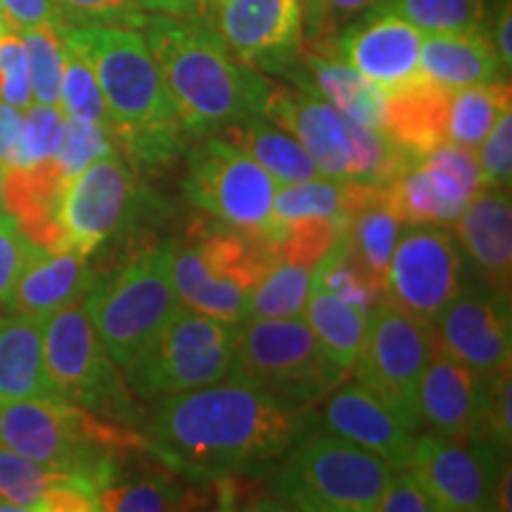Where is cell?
I'll return each mask as SVG.
<instances>
[{
  "label": "cell",
  "instance_id": "obj_29",
  "mask_svg": "<svg viewBox=\"0 0 512 512\" xmlns=\"http://www.w3.org/2000/svg\"><path fill=\"white\" fill-rule=\"evenodd\" d=\"M306 72L311 74L313 91L320 98H325L342 112L349 121H356L361 126L377 128L384 131L387 124V105L389 93L375 81H370L347 62L339 57L306 53L302 57Z\"/></svg>",
  "mask_w": 512,
  "mask_h": 512
},
{
  "label": "cell",
  "instance_id": "obj_7",
  "mask_svg": "<svg viewBox=\"0 0 512 512\" xmlns=\"http://www.w3.org/2000/svg\"><path fill=\"white\" fill-rule=\"evenodd\" d=\"M396 467L328 430H306L280 458L271 489L287 508L375 512Z\"/></svg>",
  "mask_w": 512,
  "mask_h": 512
},
{
  "label": "cell",
  "instance_id": "obj_40",
  "mask_svg": "<svg viewBox=\"0 0 512 512\" xmlns=\"http://www.w3.org/2000/svg\"><path fill=\"white\" fill-rule=\"evenodd\" d=\"M64 29H67V24H41V27L19 31L24 50H27L31 95L38 105H57L60 102Z\"/></svg>",
  "mask_w": 512,
  "mask_h": 512
},
{
  "label": "cell",
  "instance_id": "obj_19",
  "mask_svg": "<svg viewBox=\"0 0 512 512\" xmlns=\"http://www.w3.org/2000/svg\"><path fill=\"white\" fill-rule=\"evenodd\" d=\"M264 117L304 147L318 174L347 181L351 162V121L311 91L271 86Z\"/></svg>",
  "mask_w": 512,
  "mask_h": 512
},
{
  "label": "cell",
  "instance_id": "obj_8",
  "mask_svg": "<svg viewBox=\"0 0 512 512\" xmlns=\"http://www.w3.org/2000/svg\"><path fill=\"white\" fill-rule=\"evenodd\" d=\"M347 375L330 361L302 316L245 318L235 328L228 380L261 389L287 406L309 411Z\"/></svg>",
  "mask_w": 512,
  "mask_h": 512
},
{
  "label": "cell",
  "instance_id": "obj_37",
  "mask_svg": "<svg viewBox=\"0 0 512 512\" xmlns=\"http://www.w3.org/2000/svg\"><path fill=\"white\" fill-rule=\"evenodd\" d=\"M313 268L275 259L249 302L247 318H297L309 299Z\"/></svg>",
  "mask_w": 512,
  "mask_h": 512
},
{
  "label": "cell",
  "instance_id": "obj_38",
  "mask_svg": "<svg viewBox=\"0 0 512 512\" xmlns=\"http://www.w3.org/2000/svg\"><path fill=\"white\" fill-rule=\"evenodd\" d=\"M422 34H467L484 29V0H380Z\"/></svg>",
  "mask_w": 512,
  "mask_h": 512
},
{
  "label": "cell",
  "instance_id": "obj_16",
  "mask_svg": "<svg viewBox=\"0 0 512 512\" xmlns=\"http://www.w3.org/2000/svg\"><path fill=\"white\" fill-rule=\"evenodd\" d=\"M434 332L446 354L479 375L491 377L510 368V297L484 283L472 268H467L456 297L434 320Z\"/></svg>",
  "mask_w": 512,
  "mask_h": 512
},
{
  "label": "cell",
  "instance_id": "obj_53",
  "mask_svg": "<svg viewBox=\"0 0 512 512\" xmlns=\"http://www.w3.org/2000/svg\"><path fill=\"white\" fill-rule=\"evenodd\" d=\"M211 0H145L147 15L209 19Z\"/></svg>",
  "mask_w": 512,
  "mask_h": 512
},
{
  "label": "cell",
  "instance_id": "obj_27",
  "mask_svg": "<svg viewBox=\"0 0 512 512\" xmlns=\"http://www.w3.org/2000/svg\"><path fill=\"white\" fill-rule=\"evenodd\" d=\"M50 394L43 366V320L3 313L0 316V406Z\"/></svg>",
  "mask_w": 512,
  "mask_h": 512
},
{
  "label": "cell",
  "instance_id": "obj_1",
  "mask_svg": "<svg viewBox=\"0 0 512 512\" xmlns=\"http://www.w3.org/2000/svg\"><path fill=\"white\" fill-rule=\"evenodd\" d=\"M306 430V408L228 380L155 401L143 437L147 453L166 470L207 484L275 463Z\"/></svg>",
  "mask_w": 512,
  "mask_h": 512
},
{
  "label": "cell",
  "instance_id": "obj_35",
  "mask_svg": "<svg viewBox=\"0 0 512 512\" xmlns=\"http://www.w3.org/2000/svg\"><path fill=\"white\" fill-rule=\"evenodd\" d=\"M415 162L420 159L394 143L387 133L351 121V162L347 181L387 188Z\"/></svg>",
  "mask_w": 512,
  "mask_h": 512
},
{
  "label": "cell",
  "instance_id": "obj_57",
  "mask_svg": "<svg viewBox=\"0 0 512 512\" xmlns=\"http://www.w3.org/2000/svg\"><path fill=\"white\" fill-rule=\"evenodd\" d=\"M211 3H214V0H211ZM209 10H211V8H209Z\"/></svg>",
  "mask_w": 512,
  "mask_h": 512
},
{
  "label": "cell",
  "instance_id": "obj_39",
  "mask_svg": "<svg viewBox=\"0 0 512 512\" xmlns=\"http://www.w3.org/2000/svg\"><path fill=\"white\" fill-rule=\"evenodd\" d=\"M57 107L69 119L93 121V124L110 128L105 98H102L91 62L86 60V55L74 43L67 41V29H64V60L60 79V102H57Z\"/></svg>",
  "mask_w": 512,
  "mask_h": 512
},
{
  "label": "cell",
  "instance_id": "obj_45",
  "mask_svg": "<svg viewBox=\"0 0 512 512\" xmlns=\"http://www.w3.org/2000/svg\"><path fill=\"white\" fill-rule=\"evenodd\" d=\"M0 100L22 112L34 102L27 50H24L19 31L12 29L10 24L0 29Z\"/></svg>",
  "mask_w": 512,
  "mask_h": 512
},
{
  "label": "cell",
  "instance_id": "obj_42",
  "mask_svg": "<svg viewBox=\"0 0 512 512\" xmlns=\"http://www.w3.org/2000/svg\"><path fill=\"white\" fill-rule=\"evenodd\" d=\"M117 150L114 136L107 126L93 124V121H79L64 117L62 138L57 145L55 162L62 169L64 178H72L79 171L86 169L95 159L107 155V152Z\"/></svg>",
  "mask_w": 512,
  "mask_h": 512
},
{
  "label": "cell",
  "instance_id": "obj_52",
  "mask_svg": "<svg viewBox=\"0 0 512 512\" xmlns=\"http://www.w3.org/2000/svg\"><path fill=\"white\" fill-rule=\"evenodd\" d=\"M22 136V110L0 100V164L12 166Z\"/></svg>",
  "mask_w": 512,
  "mask_h": 512
},
{
  "label": "cell",
  "instance_id": "obj_48",
  "mask_svg": "<svg viewBox=\"0 0 512 512\" xmlns=\"http://www.w3.org/2000/svg\"><path fill=\"white\" fill-rule=\"evenodd\" d=\"M484 437L505 451L512 444V373L510 368L486 377Z\"/></svg>",
  "mask_w": 512,
  "mask_h": 512
},
{
  "label": "cell",
  "instance_id": "obj_41",
  "mask_svg": "<svg viewBox=\"0 0 512 512\" xmlns=\"http://www.w3.org/2000/svg\"><path fill=\"white\" fill-rule=\"evenodd\" d=\"M313 280L335 297L358 306V309L370 311L382 299V287L354 264L339 238L313 268Z\"/></svg>",
  "mask_w": 512,
  "mask_h": 512
},
{
  "label": "cell",
  "instance_id": "obj_28",
  "mask_svg": "<svg viewBox=\"0 0 512 512\" xmlns=\"http://www.w3.org/2000/svg\"><path fill=\"white\" fill-rule=\"evenodd\" d=\"M448 95L451 93L434 86L425 76L411 86L392 91L382 133H387L413 157L422 159L430 155L434 147L446 143Z\"/></svg>",
  "mask_w": 512,
  "mask_h": 512
},
{
  "label": "cell",
  "instance_id": "obj_5",
  "mask_svg": "<svg viewBox=\"0 0 512 512\" xmlns=\"http://www.w3.org/2000/svg\"><path fill=\"white\" fill-rule=\"evenodd\" d=\"M185 247L176 245L171 280L178 304L230 328L249 316L256 285L278 259L275 238L245 233L219 221L197 226Z\"/></svg>",
  "mask_w": 512,
  "mask_h": 512
},
{
  "label": "cell",
  "instance_id": "obj_6",
  "mask_svg": "<svg viewBox=\"0 0 512 512\" xmlns=\"http://www.w3.org/2000/svg\"><path fill=\"white\" fill-rule=\"evenodd\" d=\"M176 245V240H164L138 249L114 271L95 275L83 297L93 328L119 370L131 366L178 311L171 280Z\"/></svg>",
  "mask_w": 512,
  "mask_h": 512
},
{
  "label": "cell",
  "instance_id": "obj_47",
  "mask_svg": "<svg viewBox=\"0 0 512 512\" xmlns=\"http://www.w3.org/2000/svg\"><path fill=\"white\" fill-rule=\"evenodd\" d=\"M31 247L34 245L24 238L12 216H0V316L12 311V294Z\"/></svg>",
  "mask_w": 512,
  "mask_h": 512
},
{
  "label": "cell",
  "instance_id": "obj_21",
  "mask_svg": "<svg viewBox=\"0 0 512 512\" xmlns=\"http://www.w3.org/2000/svg\"><path fill=\"white\" fill-rule=\"evenodd\" d=\"M323 401V430L366 448L396 470L408 467L418 432H413L387 403L358 382L335 387Z\"/></svg>",
  "mask_w": 512,
  "mask_h": 512
},
{
  "label": "cell",
  "instance_id": "obj_55",
  "mask_svg": "<svg viewBox=\"0 0 512 512\" xmlns=\"http://www.w3.org/2000/svg\"><path fill=\"white\" fill-rule=\"evenodd\" d=\"M8 214L5 211V166L0 164V216Z\"/></svg>",
  "mask_w": 512,
  "mask_h": 512
},
{
  "label": "cell",
  "instance_id": "obj_24",
  "mask_svg": "<svg viewBox=\"0 0 512 512\" xmlns=\"http://www.w3.org/2000/svg\"><path fill=\"white\" fill-rule=\"evenodd\" d=\"M95 273L88 266V256L72 249L48 252L31 247L12 294V311L46 320L64 306L83 302Z\"/></svg>",
  "mask_w": 512,
  "mask_h": 512
},
{
  "label": "cell",
  "instance_id": "obj_2",
  "mask_svg": "<svg viewBox=\"0 0 512 512\" xmlns=\"http://www.w3.org/2000/svg\"><path fill=\"white\" fill-rule=\"evenodd\" d=\"M143 31L190 140L264 117L271 83L235 57L207 19L147 15Z\"/></svg>",
  "mask_w": 512,
  "mask_h": 512
},
{
  "label": "cell",
  "instance_id": "obj_31",
  "mask_svg": "<svg viewBox=\"0 0 512 512\" xmlns=\"http://www.w3.org/2000/svg\"><path fill=\"white\" fill-rule=\"evenodd\" d=\"M216 136L254 159L278 185L320 176L304 147L283 128L268 124L264 117H249L238 124H228L216 131Z\"/></svg>",
  "mask_w": 512,
  "mask_h": 512
},
{
  "label": "cell",
  "instance_id": "obj_22",
  "mask_svg": "<svg viewBox=\"0 0 512 512\" xmlns=\"http://www.w3.org/2000/svg\"><path fill=\"white\" fill-rule=\"evenodd\" d=\"M456 240L467 264L505 297L512 285V202L510 188H479L458 216Z\"/></svg>",
  "mask_w": 512,
  "mask_h": 512
},
{
  "label": "cell",
  "instance_id": "obj_44",
  "mask_svg": "<svg viewBox=\"0 0 512 512\" xmlns=\"http://www.w3.org/2000/svg\"><path fill=\"white\" fill-rule=\"evenodd\" d=\"M67 27H133L143 29L145 0H55Z\"/></svg>",
  "mask_w": 512,
  "mask_h": 512
},
{
  "label": "cell",
  "instance_id": "obj_50",
  "mask_svg": "<svg viewBox=\"0 0 512 512\" xmlns=\"http://www.w3.org/2000/svg\"><path fill=\"white\" fill-rule=\"evenodd\" d=\"M0 15L17 31L41 24H64L55 0H0Z\"/></svg>",
  "mask_w": 512,
  "mask_h": 512
},
{
  "label": "cell",
  "instance_id": "obj_54",
  "mask_svg": "<svg viewBox=\"0 0 512 512\" xmlns=\"http://www.w3.org/2000/svg\"><path fill=\"white\" fill-rule=\"evenodd\" d=\"M491 41H494L496 53H498V57H501L503 72H510V67H512V3L510 0H503L501 10H498L494 36H491Z\"/></svg>",
  "mask_w": 512,
  "mask_h": 512
},
{
  "label": "cell",
  "instance_id": "obj_9",
  "mask_svg": "<svg viewBox=\"0 0 512 512\" xmlns=\"http://www.w3.org/2000/svg\"><path fill=\"white\" fill-rule=\"evenodd\" d=\"M43 366L55 399L128 427L143 422L133 392L107 354L83 302L43 320Z\"/></svg>",
  "mask_w": 512,
  "mask_h": 512
},
{
  "label": "cell",
  "instance_id": "obj_3",
  "mask_svg": "<svg viewBox=\"0 0 512 512\" xmlns=\"http://www.w3.org/2000/svg\"><path fill=\"white\" fill-rule=\"evenodd\" d=\"M105 98L112 136L131 169H162L181 155L188 133L166 93L145 36L133 27H67Z\"/></svg>",
  "mask_w": 512,
  "mask_h": 512
},
{
  "label": "cell",
  "instance_id": "obj_56",
  "mask_svg": "<svg viewBox=\"0 0 512 512\" xmlns=\"http://www.w3.org/2000/svg\"><path fill=\"white\" fill-rule=\"evenodd\" d=\"M5 24H8V22H5V19H3V15H0V29H3V27H5Z\"/></svg>",
  "mask_w": 512,
  "mask_h": 512
},
{
  "label": "cell",
  "instance_id": "obj_36",
  "mask_svg": "<svg viewBox=\"0 0 512 512\" xmlns=\"http://www.w3.org/2000/svg\"><path fill=\"white\" fill-rule=\"evenodd\" d=\"M67 475L0 446V510L43 512L50 489Z\"/></svg>",
  "mask_w": 512,
  "mask_h": 512
},
{
  "label": "cell",
  "instance_id": "obj_51",
  "mask_svg": "<svg viewBox=\"0 0 512 512\" xmlns=\"http://www.w3.org/2000/svg\"><path fill=\"white\" fill-rule=\"evenodd\" d=\"M311 3V0H309ZM380 0H313L311 10V31L316 36L332 31L335 27L351 22V19L373 8Z\"/></svg>",
  "mask_w": 512,
  "mask_h": 512
},
{
  "label": "cell",
  "instance_id": "obj_20",
  "mask_svg": "<svg viewBox=\"0 0 512 512\" xmlns=\"http://www.w3.org/2000/svg\"><path fill=\"white\" fill-rule=\"evenodd\" d=\"M484 399L486 377L446 354L437 342L415 392L420 430L427 427L446 437H484Z\"/></svg>",
  "mask_w": 512,
  "mask_h": 512
},
{
  "label": "cell",
  "instance_id": "obj_18",
  "mask_svg": "<svg viewBox=\"0 0 512 512\" xmlns=\"http://www.w3.org/2000/svg\"><path fill=\"white\" fill-rule=\"evenodd\" d=\"M425 34L387 5L375 3L361 12L339 36V60L392 93L418 81L420 48Z\"/></svg>",
  "mask_w": 512,
  "mask_h": 512
},
{
  "label": "cell",
  "instance_id": "obj_33",
  "mask_svg": "<svg viewBox=\"0 0 512 512\" xmlns=\"http://www.w3.org/2000/svg\"><path fill=\"white\" fill-rule=\"evenodd\" d=\"M302 316L330 361L344 373H351L363 335H366L368 311L335 297L311 278L309 299H306Z\"/></svg>",
  "mask_w": 512,
  "mask_h": 512
},
{
  "label": "cell",
  "instance_id": "obj_43",
  "mask_svg": "<svg viewBox=\"0 0 512 512\" xmlns=\"http://www.w3.org/2000/svg\"><path fill=\"white\" fill-rule=\"evenodd\" d=\"M64 114L57 105H38L31 102L22 112V136L12 166H31L55 159L62 138Z\"/></svg>",
  "mask_w": 512,
  "mask_h": 512
},
{
  "label": "cell",
  "instance_id": "obj_46",
  "mask_svg": "<svg viewBox=\"0 0 512 512\" xmlns=\"http://www.w3.org/2000/svg\"><path fill=\"white\" fill-rule=\"evenodd\" d=\"M482 188H510L512 178V110L503 112L477 147Z\"/></svg>",
  "mask_w": 512,
  "mask_h": 512
},
{
  "label": "cell",
  "instance_id": "obj_12",
  "mask_svg": "<svg viewBox=\"0 0 512 512\" xmlns=\"http://www.w3.org/2000/svg\"><path fill=\"white\" fill-rule=\"evenodd\" d=\"M434 349L437 332L432 323L377 302L368 311L366 335L351 370L361 387L387 403L413 432H420L415 392Z\"/></svg>",
  "mask_w": 512,
  "mask_h": 512
},
{
  "label": "cell",
  "instance_id": "obj_34",
  "mask_svg": "<svg viewBox=\"0 0 512 512\" xmlns=\"http://www.w3.org/2000/svg\"><path fill=\"white\" fill-rule=\"evenodd\" d=\"M508 110H512V91L510 83L503 79L451 91L446 110V143L477 150Z\"/></svg>",
  "mask_w": 512,
  "mask_h": 512
},
{
  "label": "cell",
  "instance_id": "obj_32",
  "mask_svg": "<svg viewBox=\"0 0 512 512\" xmlns=\"http://www.w3.org/2000/svg\"><path fill=\"white\" fill-rule=\"evenodd\" d=\"M100 510L112 512H159V510H195L216 503L211 482L183 484L171 470L159 475L117 477L98 491Z\"/></svg>",
  "mask_w": 512,
  "mask_h": 512
},
{
  "label": "cell",
  "instance_id": "obj_49",
  "mask_svg": "<svg viewBox=\"0 0 512 512\" xmlns=\"http://www.w3.org/2000/svg\"><path fill=\"white\" fill-rule=\"evenodd\" d=\"M375 512H439V505L420 479L408 467H401L389 477Z\"/></svg>",
  "mask_w": 512,
  "mask_h": 512
},
{
  "label": "cell",
  "instance_id": "obj_14",
  "mask_svg": "<svg viewBox=\"0 0 512 512\" xmlns=\"http://www.w3.org/2000/svg\"><path fill=\"white\" fill-rule=\"evenodd\" d=\"M467 268L463 249L444 226H408L389 259L380 302L434 325L463 287Z\"/></svg>",
  "mask_w": 512,
  "mask_h": 512
},
{
  "label": "cell",
  "instance_id": "obj_15",
  "mask_svg": "<svg viewBox=\"0 0 512 512\" xmlns=\"http://www.w3.org/2000/svg\"><path fill=\"white\" fill-rule=\"evenodd\" d=\"M140 188L131 164L117 150L107 152L64 183L60 228L64 245L91 259L136 219Z\"/></svg>",
  "mask_w": 512,
  "mask_h": 512
},
{
  "label": "cell",
  "instance_id": "obj_4",
  "mask_svg": "<svg viewBox=\"0 0 512 512\" xmlns=\"http://www.w3.org/2000/svg\"><path fill=\"white\" fill-rule=\"evenodd\" d=\"M0 446L50 470L91 479L98 491L112 482L121 458L147 451L143 432L136 427L55 396L0 406Z\"/></svg>",
  "mask_w": 512,
  "mask_h": 512
},
{
  "label": "cell",
  "instance_id": "obj_11",
  "mask_svg": "<svg viewBox=\"0 0 512 512\" xmlns=\"http://www.w3.org/2000/svg\"><path fill=\"white\" fill-rule=\"evenodd\" d=\"M275 188L278 183L254 159L216 133L195 138L188 150L183 192L195 207L230 228L278 238L280 223L273 221Z\"/></svg>",
  "mask_w": 512,
  "mask_h": 512
},
{
  "label": "cell",
  "instance_id": "obj_30",
  "mask_svg": "<svg viewBox=\"0 0 512 512\" xmlns=\"http://www.w3.org/2000/svg\"><path fill=\"white\" fill-rule=\"evenodd\" d=\"M401 226L399 216L389 207L387 190L375 188L366 202L351 211L339 233V242L354 259V264L380 287L384 285V275H387L389 259L401 235Z\"/></svg>",
  "mask_w": 512,
  "mask_h": 512
},
{
  "label": "cell",
  "instance_id": "obj_10",
  "mask_svg": "<svg viewBox=\"0 0 512 512\" xmlns=\"http://www.w3.org/2000/svg\"><path fill=\"white\" fill-rule=\"evenodd\" d=\"M233 335L230 325L178 306L121 373L133 396L150 403L209 387L228 377Z\"/></svg>",
  "mask_w": 512,
  "mask_h": 512
},
{
  "label": "cell",
  "instance_id": "obj_26",
  "mask_svg": "<svg viewBox=\"0 0 512 512\" xmlns=\"http://www.w3.org/2000/svg\"><path fill=\"white\" fill-rule=\"evenodd\" d=\"M420 72L444 91L503 79V64L486 29L467 34H425Z\"/></svg>",
  "mask_w": 512,
  "mask_h": 512
},
{
  "label": "cell",
  "instance_id": "obj_17",
  "mask_svg": "<svg viewBox=\"0 0 512 512\" xmlns=\"http://www.w3.org/2000/svg\"><path fill=\"white\" fill-rule=\"evenodd\" d=\"M214 29L249 67L285 72L302 57V0H214Z\"/></svg>",
  "mask_w": 512,
  "mask_h": 512
},
{
  "label": "cell",
  "instance_id": "obj_23",
  "mask_svg": "<svg viewBox=\"0 0 512 512\" xmlns=\"http://www.w3.org/2000/svg\"><path fill=\"white\" fill-rule=\"evenodd\" d=\"M67 178L55 159L31 166H5V211L31 245L62 252L60 200Z\"/></svg>",
  "mask_w": 512,
  "mask_h": 512
},
{
  "label": "cell",
  "instance_id": "obj_13",
  "mask_svg": "<svg viewBox=\"0 0 512 512\" xmlns=\"http://www.w3.org/2000/svg\"><path fill=\"white\" fill-rule=\"evenodd\" d=\"M508 453L484 437H415L408 470L430 491L439 512H489L496 510L498 484Z\"/></svg>",
  "mask_w": 512,
  "mask_h": 512
},
{
  "label": "cell",
  "instance_id": "obj_25",
  "mask_svg": "<svg viewBox=\"0 0 512 512\" xmlns=\"http://www.w3.org/2000/svg\"><path fill=\"white\" fill-rule=\"evenodd\" d=\"M387 200L403 226H453L479 188L422 157L387 185Z\"/></svg>",
  "mask_w": 512,
  "mask_h": 512
}]
</instances>
